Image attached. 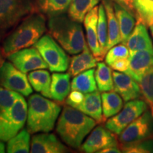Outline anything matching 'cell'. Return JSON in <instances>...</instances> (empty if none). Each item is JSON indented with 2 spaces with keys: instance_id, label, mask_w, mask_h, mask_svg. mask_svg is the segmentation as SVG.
<instances>
[{
  "instance_id": "ab89813d",
  "label": "cell",
  "mask_w": 153,
  "mask_h": 153,
  "mask_svg": "<svg viewBox=\"0 0 153 153\" xmlns=\"http://www.w3.org/2000/svg\"><path fill=\"white\" fill-rule=\"evenodd\" d=\"M5 152V145L4 144L3 141L0 140V153Z\"/></svg>"
},
{
  "instance_id": "8992f818",
  "label": "cell",
  "mask_w": 153,
  "mask_h": 153,
  "mask_svg": "<svg viewBox=\"0 0 153 153\" xmlns=\"http://www.w3.org/2000/svg\"><path fill=\"white\" fill-rule=\"evenodd\" d=\"M36 11V0H0V43L19 23Z\"/></svg>"
},
{
  "instance_id": "ffe728a7",
  "label": "cell",
  "mask_w": 153,
  "mask_h": 153,
  "mask_svg": "<svg viewBox=\"0 0 153 153\" xmlns=\"http://www.w3.org/2000/svg\"><path fill=\"white\" fill-rule=\"evenodd\" d=\"M105 11H106L107 25H108V41H107V52L110 48L121 42V36L117 18L114 8V3L111 0H103Z\"/></svg>"
},
{
  "instance_id": "484cf974",
  "label": "cell",
  "mask_w": 153,
  "mask_h": 153,
  "mask_svg": "<svg viewBox=\"0 0 153 153\" xmlns=\"http://www.w3.org/2000/svg\"><path fill=\"white\" fill-rule=\"evenodd\" d=\"M104 120L117 114L123 108V99L116 91H104L101 94Z\"/></svg>"
},
{
  "instance_id": "9c48e42d",
  "label": "cell",
  "mask_w": 153,
  "mask_h": 153,
  "mask_svg": "<svg viewBox=\"0 0 153 153\" xmlns=\"http://www.w3.org/2000/svg\"><path fill=\"white\" fill-rule=\"evenodd\" d=\"M148 106L146 101L139 99L127 101L123 109L107 120L106 128L115 135H120L129 124L148 109Z\"/></svg>"
},
{
  "instance_id": "5b68a950",
  "label": "cell",
  "mask_w": 153,
  "mask_h": 153,
  "mask_svg": "<svg viewBox=\"0 0 153 153\" xmlns=\"http://www.w3.org/2000/svg\"><path fill=\"white\" fill-rule=\"evenodd\" d=\"M61 111L58 104L39 94L28 100L27 130L30 133H49L54 128Z\"/></svg>"
},
{
  "instance_id": "603a6c76",
  "label": "cell",
  "mask_w": 153,
  "mask_h": 153,
  "mask_svg": "<svg viewBox=\"0 0 153 153\" xmlns=\"http://www.w3.org/2000/svg\"><path fill=\"white\" fill-rule=\"evenodd\" d=\"M72 0H36L38 12L48 18L65 14Z\"/></svg>"
},
{
  "instance_id": "83f0119b",
  "label": "cell",
  "mask_w": 153,
  "mask_h": 153,
  "mask_svg": "<svg viewBox=\"0 0 153 153\" xmlns=\"http://www.w3.org/2000/svg\"><path fill=\"white\" fill-rule=\"evenodd\" d=\"M95 79L97 88L101 92L114 90L113 73L106 63L101 62L97 63V70H95Z\"/></svg>"
},
{
  "instance_id": "7402d4cb",
  "label": "cell",
  "mask_w": 153,
  "mask_h": 153,
  "mask_svg": "<svg viewBox=\"0 0 153 153\" xmlns=\"http://www.w3.org/2000/svg\"><path fill=\"white\" fill-rule=\"evenodd\" d=\"M113 3H114L115 14L119 24L121 43L126 45L128 38L135 26L136 17L118 4Z\"/></svg>"
},
{
  "instance_id": "7a4b0ae2",
  "label": "cell",
  "mask_w": 153,
  "mask_h": 153,
  "mask_svg": "<svg viewBox=\"0 0 153 153\" xmlns=\"http://www.w3.org/2000/svg\"><path fill=\"white\" fill-rule=\"evenodd\" d=\"M46 30V20L41 12L26 16L1 42V50L7 57L20 50L33 46Z\"/></svg>"
},
{
  "instance_id": "30bf717a",
  "label": "cell",
  "mask_w": 153,
  "mask_h": 153,
  "mask_svg": "<svg viewBox=\"0 0 153 153\" xmlns=\"http://www.w3.org/2000/svg\"><path fill=\"white\" fill-rule=\"evenodd\" d=\"M0 87L28 97L33 92L28 76L10 61H4L0 68Z\"/></svg>"
},
{
  "instance_id": "44dd1931",
  "label": "cell",
  "mask_w": 153,
  "mask_h": 153,
  "mask_svg": "<svg viewBox=\"0 0 153 153\" xmlns=\"http://www.w3.org/2000/svg\"><path fill=\"white\" fill-rule=\"evenodd\" d=\"M69 73H53L51 76V99L61 103L65 101L71 89Z\"/></svg>"
},
{
  "instance_id": "2e32d148",
  "label": "cell",
  "mask_w": 153,
  "mask_h": 153,
  "mask_svg": "<svg viewBox=\"0 0 153 153\" xmlns=\"http://www.w3.org/2000/svg\"><path fill=\"white\" fill-rule=\"evenodd\" d=\"M31 153H63L68 152L65 146L53 134L40 133L32 137Z\"/></svg>"
},
{
  "instance_id": "6da1fadb",
  "label": "cell",
  "mask_w": 153,
  "mask_h": 153,
  "mask_svg": "<svg viewBox=\"0 0 153 153\" xmlns=\"http://www.w3.org/2000/svg\"><path fill=\"white\" fill-rule=\"evenodd\" d=\"M27 112L28 104L23 95L0 87V140L7 142L21 131Z\"/></svg>"
},
{
  "instance_id": "3957f363",
  "label": "cell",
  "mask_w": 153,
  "mask_h": 153,
  "mask_svg": "<svg viewBox=\"0 0 153 153\" xmlns=\"http://www.w3.org/2000/svg\"><path fill=\"white\" fill-rule=\"evenodd\" d=\"M97 122L79 110L64 106L57 121L56 131L65 143L72 148H81L85 137L92 131Z\"/></svg>"
},
{
  "instance_id": "f546056e",
  "label": "cell",
  "mask_w": 153,
  "mask_h": 153,
  "mask_svg": "<svg viewBox=\"0 0 153 153\" xmlns=\"http://www.w3.org/2000/svg\"><path fill=\"white\" fill-rule=\"evenodd\" d=\"M136 19L150 26L153 24V0H133Z\"/></svg>"
},
{
  "instance_id": "4dcf8cb0",
  "label": "cell",
  "mask_w": 153,
  "mask_h": 153,
  "mask_svg": "<svg viewBox=\"0 0 153 153\" xmlns=\"http://www.w3.org/2000/svg\"><path fill=\"white\" fill-rule=\"evenodd\" d=\"M97 33L99 43L100 45L103 57L107 53V41H108V25L104 7L103 4L99 6V18L97 24Z\"/></svg>"
},
{
  "instance_id": "836d02e7",
  "label": "cell",
  "mask_w": 153,
  "mask_h": 153,
  "mask_svg": "<svg viewBox=\"0 0 153 153\" xmlns=\"http://www.w3.org/2000/svg\"><path fill=\"white\" fill-rule=\"evenodd\" d=\"M123 152L152 153L153 152V137L140 141L133 145L121 148Z\"/></svg>"
},
{
  "instance_id": "ac0fdd59",
  "label": "cell",
  "mask_w": 153,
  "mask_h": 153,
  "mask_svg": "<svg viewBox=\"0 0 153 153\" xmlns=\"http://www.w3.org/2000/svg\"><path fill=\"white\" fill-rule=\"evenodd\" d=\"M98 61L87 45L80 54L72 57L69 65L68 73L71 76H75L86 70L95 68Z\"/></svg>"
},
{
  "instance_id": "5bb4252c",
  "label": "cell",
  "mask_w": 153,
  "mask_h": 153,
  "mask_svg": "<svg viewBox=\"0 0 153 153\" xmlns=\"http://www.w3.org/2000/svg\"><path fill=\"white\" fill-rule=\"evenodd\" d=\"M153 68V48L142 50L130 55L129 68L126 74L139 82L143 76Z\"/></svg>"
},
{
  "instance_id": "d4e9b609",
  "label": "cell",
  "mask_w": 153,
  "mask_h": 153,
  "mask_svg": "<svg viewBox=\"0 0 153 153\" xmlns=\"http://www.w3.org/2000/svg\"><path fill=\"white\" fill-rule=\"evenodd\" d=\"M72 90L81 91L84 94L97 90L94 69H89L74 76L71 84Z\"/></svg>"
},
{
  "instance_id": "d6986e66",
  "label": "cell",
  "mask_w": 153,
  "mask_h": 153,
  "mask_svg": "<svg viewBox=\"0 0 153 153\" xmlns=\"http://www.w3.org/2000/svg\"><path fill=\"white\" fill-rule=\"evenodd\" d=\"M76 109L94 119L97 123L104 121L102 101L100 93L98 91L87 93L85 95L83 101Z\"/></svg>"
},
{
  "instance_id": "4316f807",
  "label": "cell",
  "mask_w": 153,
  "mask_h": 153,
  "mask_svg": "<svg viewBox=\"0 0 153 153\" xmlns=\"http://www.w3.org/2000/svg\"><path fill=\"white\" fill-rule=\"evenodd\" d=\"M101 0H72L68 9V16L82 23L88 12L98 4Z\"/></svg>"
},
{
  "instance_id": "74e56055",
  "label": "cell",
  "mask_w": 153,
  "mask_h": 153,
  "mask_svg": "<svg viewBox=\"0 0 153 153\" xmlns=\"http://www.w3.org/2000/svg\"><path fill=\"white\" fill-rule=\"evenodd\" d=\"M98 152L99 153H120L121 151L120 149H118L117 147H108V148L102 149V150H99Z\"/></svg>"
},
{
  "instance_id": "4fadbf2b",
  "label": "cell",
  "mask_w": 153,
  "mask_h": 153,
  "mask_svg": "<svg viewBox=\"0 0 153 153\" xmlns=\"http://www.w3.org/2000/svg\"><path fill=\"white\" fill-rule=\"evenodd\" d=\"M114 91L122 97L124 101L138 99L142 96L138 82L126 73L113 72Z\"/></svg>"
},
{
  "instance_id": "9a60e30c",
  "label": "cell",
  "mask_w": 153,
  "mask_h": 153,
  "mask_svg": "<svg viewBox=\"0 0 153 153\" xmlns=\"http://www.w3.org/2000/svg\"><path fill=\"white\" fill-rule=\"evenodd\" d=\"M99 18V7H96L88 12L84 19L86 36H87V45L93 55L98 59L103 60L102 53L99 43L98 33H97V24Z\"/></svg>"
},
{
  "instance_id": "ba28073f",
  "label": "cell",
  "mask_w": 153,
  "mask_h": 153,
  "mask_svg": "<svg viewBox=\"0 0 153 153\" xmlns=\"http://www.w3.org/2000/svg\"><path fill=\"white\" fill-rule=\"evenodd\" d=\"M153 137V116L147 109L119 135L120 148Z\"/></svg>"
},
{
  "instance_id": "e0dca14e",
  "label": "cell",
  "mask_w": 153,
  "mask_h": 153,
  "mask_svg": "<svg viewBox=\"0 0 153 153\" xmlns=\"http://www.w3.org/2000/svg\"><path fill=\"white\" fill-rule=\"evenodd\" d=\"M126 45L129 50L130 55L142 50L153 48L152 41L144 23L137 21V24L128 38Z\"/></svg>"
},
{
  "instance_id": "8d00e7d4",
  "label": "cell",
  "mask_w": 153,
  "mask_h": 153,
  "mask_svg": "<svg viewBox=\"0 0 153 153\" xmlns=\"http://www.w3.org/2000/svg\"><path fill=\"white\" fill-rule=\"evenodd\" d=\"M111 1L118 4L136 17V13H135V8H134L133 0H111Z\"/></svg>"
},
{
  "instance_id": "52a82bcc",
  "label": "cell",
  "mask_w": 153,
  "mask_h": 153,
  "mask_svg": "<svg viewBox=\"0 0 153 153\" xmlns=\"http://www.w3.org/2000/svg\"><path fill=\"white\" fill-rule=\"evenodd\" d=\"M33 47L38 50L47 63L50 71L62 72L69 68V56L51 34L42 36Z\"/></svg>"
},
{
  "instance_id": "1f68e13d",
  "label": "cell",
  "mask_w": 153,
  "mask_h": 153,
  "mask_svg": "<svg viewBox=\"0 0 153 153\" xmlns=\"http://www.w3.org/2000/svg\"><path fill=\"white\" fill-rule=\"evenodd\" d=\"M138 83L146 102L148 105L153 104V68L143 76Z\"/></svg>"
},
{
  "instance_id": "f1b7e54d",
  "label": "cell",
  "mask_w": 153,
  "mask_h": 153,
  "mask_svg": "<svg viewBox=\"0 0 153 153\" xmlns=\"http://www.w3.org/2000/svg\"><path fill=\"white\" fill-rule=\"evenodd\" d=\"M30 133L23 129L7 141V152L9 153H28L30 152Z\"/></svg>"
},
{
  "instance_id": "cb8c5ba5",
  "label": "cell",
  "mask_w": 153,
  "mask_h": 153,
  "mask_svg": "<svg viewBox=\"0 0 153 153\" xmlns=\"http://www.w3.org/2000/svg\"><path fill=\"white\" fill-rule=\"evenodd\" d=\"M28 79L30 85L37 92L41 94L43 97L51 99V76L47 70L41 69L30 72Z\"/></svg>"
},
{
  "instance_id": "277c9868",
  "label": "cell",
  "mask_w": 153,
  "mask_h": 153,
  "mask_svg": "<svg viewBox=\"0 0 153 153\" xmlns=\"http://www.w3.org/2000/svg\"><path fill=\"white\" fill-rule=\"evenodd\" d=\"M48 27L50 34L69 54H78L87 45L81 24L68 15L49 18Z\"/></svg>"
},
{
  "instance_id": "d6a6232c",
  "label": "cell",
  "mask_w": 153,
  "mask_h": 153,
  "mask_svg": "<svg viewBox=\"0 0 153 153\" xmlns=\"http://www.w3.org/2000/svg\"><path fill=\"white\" fill-rule=\"evenodd\" d=\"M130 57V51L125 44L122 43L116 45L110 48L106 53L105 57V62L108 65H111L115 61L120 59L128 58Z\"/></svg>"
},
{
  "instance_id": "d590c367",
  "label": "cell",
  "mask_w": 153,
  "mask_h": 153,
  "mask_svg": "<svg viewBox=\"0 0 153 153\" xmlns=\"http://www.w3.org/2000/svg\"><path fill=\"white\" fill-rule=\"evenodd\" d=\"M110 67L115 71L126 73L129 68V57L128 58L120 59V60L115 61L114 63L111 65Z\"/></svg>"
},
{
  "instance_id": "60d3db41",
  "label": "cell",
  "mask_w": 153,
  "mask_h": 153,
  "mask_svg": "<svg viewBox=\"0 0 153 153\" xmlns=\"http://www.w3.org/2000/svg\"><path fill=\"white\" fill-rule=\"evenodd\" d=\"M149 27H150L151 33H152V37H153V24L151 25V26H149Z\"/></svg>"
},
{
  "instance_id": "f35d334b",
  "label": "cell",
  "mask_w": 153,
  "mask_h": 153,
  "mask_svg": "<svg viewBox=\"0 0 153 153\" xmlns=\"http://www.w3.org/2000/svg\"><path fill=\"white\" fill-rule=\"evenodd\" d=\"M4 53L2 52V50H1V48L0 46V68H1V65L3 64V62H4Z\"/></svg>"
},
{
  "instance_id": "b9f144b4",
  "label": "cell",
  "mask_w": 153,
  "mask_h": 153,
  "mask_svg": "<svg viewBox=\"0 0 153 153\" xmlns=\"http://www.w3.org/2000/svg\"><path fill=\"white\" fill-rule=\"evenodd\" d=\"M149 106H150V107L151 113H152V116H153V104H150V105H149Z\"/></svg>"
},
{
  "instance_id": "7c38bea8",
  "label": "cell",
  "mask_w": 153,
  "mask_h": 153,
  "mask_svg": "<svg viewBox=\"0 0 153 153\" xmlns=\"http://www.w3.org/2000/svg\"><path fill=\"white\" fill-rule=\"evenodd\" d=\"M118 140L114 134L104 126H97L93 130L85 142L82 145V151L87 153L98 152L108 147H117Z\"/></svg>"
},
{
  "instance_id": "e575fe53",
  "label": "cell",
  "mask_w": 153,
  "mask_h": 153,
  "mask_svg": "<svg viewBox=\"0 0 153 153\" xmlns=\"http://www.w3.org/2000/svg\"><path fill=\"white\" fill-rule=\"evenodd\" d=\"M83 94L84 93L81 91L72 90V92L69 94L68 97L66 98V104L68 106L77 108V107L82 104L85 99V95Z\"/></svg>"
},
{
  "instance_id": "8fae6325",
  "label": "cell",
  "mask_w": 153,
  "mask_h": 153,
  "mask_svg": "<svg viewBox=\"0 0 153 153\" xmlns=\"http://www.w3.org/2000/svg\"><path fill=\"white\" fill-rule=\"evenodd\" d=\"M7 57L16 68L24 73L48 68L47 63L35 47L22 49L11 53Z\"/></svg>"
}]
</instances>
